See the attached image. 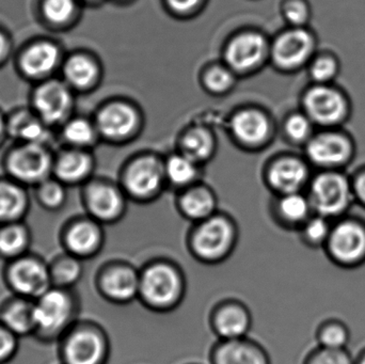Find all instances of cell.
Segmentation results:
<instances>
[{"label": "cell", "instance_id": "37", "mask_svg": "<svg viewBox=\"0 0 365 364\" xmlns=\"http://www.w3.org/2000/svg\"><path fill=\"white\" fill-rule=\"evenodd\" d=\"M165 171H166L169 180L175 185L188 184L189 182L195 179V175H197L195 162L185 156L184 154L173 156L167 162Z\"/></svg>", "mask_w": 365, "mask_h": 364}, {"label": "cell", "instance_id": "17", "mask_svg": "<svg viewBox=\"0 0 365 364\" xmlns=\"http://www.w3.org/2000/svg\"><path fill=\"white\" fill-rule=\"evenodd\" d=\"M104 245V232L96 220H81L73 224L66 234L68 254L76 258H92Z\"/></svg>", "mask_w": 365, "mask_h": 364}, {"label": "cell", "instance_id": "20", "mask_svg": "<svg viewBox=\"0 0 365 364\" xmlns=\"http://www.w3.org/2000/svg\"><path fill=\"white\" fill-rule=\"evenodd\" d=\"M309 177L308 167L294 157L282 158L270 168V184L282 194L300 192Z\"/></svg>", "mask_w": 365, "mask_h": 364}, {"label": "cell", "instance_id": "14", "mask_svg": "<svg viewBox=\"0 0 365 364\" xmlns=\"http://www.w3.org/2000/svg\"><path fill=\"white\" fill-rule=\"evenodd\" d=\"M34 104L41 121L45 124H57L70 113L73 96L63 83L46 81L34 92Z\"/></svg>", "mask_w": 365, "mask_h": 364}, {"label": "cell", "instance_id": "39", "mask_svg": "<svg viewBox=\"0 0 365 364\" xmlns=\"http://www.w3.org/2000/svg\"><path fill=\"white\" fill-rule=\"evenodd\" d=\"M313 124L306 113H296L287 120L285 132L295 142H308L313 137Z\"/></svg>", "mask_w": 365, "mask_h": 364}, {"label": "cell", "instance_id": "33", "mask_svg": "<svg viewBox=\"0 0 365 364\" xmlns=\"http://www.w3.org/2000/svg\"><path fill=\"white\" fill-rule=\"evenodd\" d=\"M182 145V154L197 162L210 157L214 149V141L207 130L193 128L185 135Z\"/></svg>", "mask_w": 365, "mask_h": 364}, {"label": "cell", "instance_id": "51", "mask_svg": "<svg viewBox=\"0 0 365 364\" xmlns=\"http://www.w3.org/2000/svg\"><path fill=\"white\" fill-rule=\"evenodd\" d=\"M85 1H87V2H94V1H98V0H85Z\"/></svg>", "mask_w": 365, "mask_h": 364}, {"label": "cell", "instance_id": "50", "mask_svg": "<svg viewBox=\"0 0 365 364\" xmlns=\"http://www.w3.org/2000/svg\"><path fill=\"white\" fill-rule=\"evenodd\" d=\"M4 124L2 121V118L0 117V136H1L2 132H4Z\"/></svg>", "mask_w": 365, "mask_h": 364}, {"label": "cell", "instance_id": "46", "mask_svg": "<svg viewBox=\"0 0 365 364\" xmlns=\"http://www.w3.org/2000/svg\"><path fill=\"white\" fill-rule=\"evenodd\" d=\"M201 0H167L168 6L178 13L190 12Z\"/></svg>", "mask_w": 365, "mask_h": 364}, {"label": "cell", "instance_id": "25", "mask_svg": "<svg viewBox=\"0 0 365 364\" xmlns=\"http://www.w3.org/2000/svg\"><path fill=\"white\" fill-rule=\"evenodd\" d=\"M314 214L310 200L300 192L283 194L278 203V216L287 228L299 230L302 224Z\"/></svg>", "mask_w": 365, "mask_h": 364}, {"label": "cell", "instance_id": "22", "mask_svg": "<svg viewBox=\"0 0 365 364\" xmlns=\"http://www.w3.org/2000/svg\"><path fill=\"white\" fill-rule=\"evenodd\" d=\"M59 51L51 43L40 42L26 49L21 58V71L28 76L41 77L49 74L57 66Z\"/></svg>", "mask_w": 365, "mask_h": 364}, {"label": "cell", "instance_id": "7", "mask_svg": "<svg viewBox=\"0 0 365 364\" xmlns=\"http://www.w3.org/2000/svg\"><path fill=\"white\" fill-rule=\"evenodd\" d=\"M108 356V338L96 326L75 329L64 343L63 358L66 364H106Z\"/></svg>", "mask_w": 365, "mask_h": 364}, {"label": "cell", "instance_id": "32", "mask_svg": "<svg viewBox=\"0 0 365 364\" xmlns=\"http://www.w3.org/2000/svg\"><path fill=\"white\" fill-rule=\"evenodd\" d=\"M332 224V220L313 214L298 230L304 245L311 249H324L331 233Z\"/></svg>", "mask_w": 365, "mask_h": 364}, {"label": "cell", "instance_id": "30", "mask_svg": "<svg viewBox=\"0 0 365 364\" xmlns=\"http://www.w3.org/2000/svg\"><path fill=\"white\" fill-rule=\"evenodd\" d=\"M29 232L17 222L8 224L0 230V254L4 258L16 259L23 256L29 247Z\"/></svg>", "mask_w": 365, "mask_h": 364}, {"label": "cell", "instance_id": "44", "mask_svg": "<svg viewBox=\"0 0 365 364\" xmlns=\"http://www.w3.org/2000/svg\"><path fill=\"white\" fill-rule=\"evenodd\" d=\"M205 83L210 91L221 93L233 85V76L227 68H214L206 74Z\"/></svg>", "mask_w": 365, "mask_h": 364}, {"label": "cell", "instance_id": "28", "mask_svg": "<svg viewBox=\"0 0 365 364\" xmlns=\"http://www.w3.org/2000/svg\"><path fill=\"white\" fill-rule=\"evenodd\" d=\"M180 209L185 217L197 224L215 215L216 201L208 190L197 188L182 197Z\"/></svg>", "mask_w": 365, "mask_h": 364}, {"label": "cell", "instance_id": "10", "mask_svg": "<svg viewBox=\"0 0 365 364\" xmlns=\"http://www.w3.org/2000/svg\"><path fill=\"white\" fill-rule=\"evenodd\" d=\"M351 141L338 132H324L313 135L307 142V155L315 166L326 170H336L344 166L353 156Z\"/></svg>", "mask_w": 365, "mask_h": 364}, {"label": "cell", "instance_id": "19", "mask_svg": "<svg viewBox=\"0 0 365 364\" xmlns=\"http://www.w3.org/2000/svg\"><path fill=\"white\" fill-rule=\"evenodd\" d=\"M265 48V41L259 34H242L230 43L225 59L233 70L248 71L261 61Z\"/></svg>", "mask_w": 365, "mask_h": 364}, {"label": "cell", "instance_id": "6", "mask_svg": "<svg viewBox=\"0 0 365 364\" xmlns=\"http://www.w3.org/2000/svg\"><path fill=\"white\" fill-rule=\"evenodd\" d=\"M36 331L55 336L72 322L75 303L70 293L63 288H49L34 303Z\"/></svg>", "mask_w": 365, "mask_h": 364}, {"label": "cell", "instance_id": "12", "mask_svg": "<svg viewBox=\"0 0 365 364\" xmlns=\"http://www.w3.org/2000/svg\"><path fill=\"white\" fill-rule=\"evenodd\" d=\"M315 49V38L304 27L281 34L272 45V59L281 68H297L304 66L312 57Z\"/></svg>", "mask_w": 365, "mask_h": 364}, {"label": "cell", "instance_id": "42", "mask_svg": "<svg viewBox=\"0 0 365 364\" xmlns=\"http://www.w3.org/2000/svg\"><path fill=\"white\" fill-rule=\"evenodd\" d=\"M38 200L49 209H56L63 204L66 192L63 186L55 181H46L40 184L38 192Z\"/></svg>", "mask_w": 365, "mask_h": 364}, {"label": "cell", "instance_id": "15", "mask_svg": "<svg viewBox=\"0 0 365 364\" xmlns=\"http://www.w3.org/2000/svg\"><path fill=\"white\" fill-rule=\"evenodd\" d=\"M163 175L164 170L156 158H139L126 171V189L137 198H148L160 189Z\"/></svg>", "mask_w": 365, "mask_h": 364}, {"label": "cell", "instance_id": "9", "mask_svg": "<svg viewBox=\"0 0 365 364\" xmlns=\"http://www.w3.org/2000/svg\"><path fill=\"white\" fill-rule=\"evenodd\" d=\"M9 282L13 290L23 298L42 296L51 288V269L36 258L21 256L11 265Z\"/></svg>", "mask_w": 365, "mask_h": 364}, {"label": "cell", "instance_id": "1", "mask_svg": "<svg viewBox=\"0 0 365 364\" xmlns=\"http://www.w3.org/2000/svg\"><path fill=\"white\" fill-rule=\"evenodd\" d=\"M185 294L184 273L171 261H152L141 269L138 299L148 309L158 313L173 311L181 305Z\"/></svg>", "mask_w": 365, "mask_h": 364}, {"label": "cell", "instance_id": "43", "mask_svg": "<svg viewBox=\"0 0 365 364\" xmlns=\"http://www.w3.org/2000/svg\"><path fill=\"white\" fill-rule=\"evenodd\" d=\"M283 13L294 27H304L310 17V8L304 0H289L285 4Z\"/></svg>", "mask_w": 365, "mask_h": 364}, {"label": "cell", "instance_id": "26", "mask_svg": "<svg viewBox=\"0 0 365 364\" xmlns=\"http://www.w3.org/2000/svg\"><path fill=\"white\" fill-rule=\"evenodd\" d=\"M27 207V197L19 186L0 182V224L17 222L25 215Z\"/></svg>", "mask_w": 365, "mask_h": 364}, {"label": "cell", "instance_id": "35", "mask_svg": "<svg viewBox=\"0 0 365 364\" xmlns=\"http://www.w3.org/2000/svg\"><path fill=\"white\" fill-rule=\"evenodd\" d=\"M44 122L27 115H15L11 126L15 136L19 137L26 143L43 145L47 139V130Z\"/></svg>", "mask_w": 365, "mask_h": 364}, {"label": "cell", "instance_id": "41", "mask_svg": "<svg viewBox=\"0 0 365 364\" xmlns=\"http://www.w3.org/2000/svg\"><path fill=\"white\" fill-rule=\"evenodd\" d=\"M339 74V63L331 56L317 58L310 66V75L319 85H329Z\"/></svg>", "mask_w": 365, "mask_h": 364}, {"label": "cell", "instance_id": "45", "mask_svg": "<svg viewBox=\"0 0 365 364\" xmlns=\"http://www.w3.org/2000/svg\"><path fill=\"white\" fill-rule=\"evenodd\" d=\"M17 336L0 324V363H6L14 356L17 348Z\"/></svg>", "mask_w": 365, "mask_h": 364}, {"label": "cell", "instance_id": "21", "mask_svg": "<svg viewBox=\"0 0 365 364\" xmlns=\"http://www.w3.org/2000/svg\"><path fill=\"white\" fill-rule=\"evenodd\" d=\"M137 123V115L125 104H113L105 107L98 115V128L109 139H122L130 135Z\"/></svg>", "mask_w": 365, "mask_h": 364}, {"label": "cell", "instance_id": "31", "mask_svg": "<svg viewBox=\"0 0 365 364\" xmlns=\"http://www.w3.org/2000/svg\"><path fill=\"white\" fill-rule=\"evenodd\" d=\"M317 341L321 348L346 350L351 341V331L342 321L330 318L319 324L317 331Z\"/></svg>", "mask_w": 365, "mask_h": 364}, {"label": "cell", "instance_id": "34", "mask_svg": "<svg viewBox=\"0 0 365 364\" xmlns=\"http://www.w3.org/2000/svg\"><path fill=\"white\" fill-rule=\"evenodd\" d=\"M81 261L70 254L58 260L51 269V281L56 282L58 288H63L76 284L83 275Z\"/></svg>", "mask_w": 365, "mask_h": 364}, {"label": "cell", "instance_id": "29", "mask_svg": "<svg viewBox=\"0 0 365 364\" xmlns=\"http://www.w3.org/2000/svg\"><path fill=\"white\" fill-rule=\"evenodd\" d=\"M64 76L71 85L85 89L98 78V66L88 56L74 55L64 64Z\"/></svg>", "mask_w": 365, "mask_h": 364}, {"label": "cell", "instance_id": "16", "mask_svg": "<svg viewBox=\"0 0 365 364\" xmlns=\"http://www.w3.org/2000/svg\"><path fill=\"white\" fill-rule=\"evenodd\" d=\"M210 361L212 364H270L266 350L248 338L219 341L212 348Z\"/></svg>", "mask_w": 365, "mask_h": 364}, {"label": "cell", "instance_id": "38", "mask_svg": "<svg viewBox=\"0 0 365 364\" xmlns=\"http://www.w3.org/2000/svg\"><path fill=\"white\" fill-rule=\"evenodd\" d=\"M63 136L68 142L76 147L89 145L96 136L93 126L83 119H75L64 126Z\"/></svg>", "mask_w": 365, "mask_h": 364}, {"label": "cell", "instance_id": "48", "mask_svg": "<svg viewBox=\"0 0 365 364\" xmlns=\"http://www.w3.org/2000/svg\"><path fill=\"white\" fill-rule=\"evenodd\" d=\"M6 51V40L4 34L0 32V59L4 57V53Z\"/></svg>", "mask_w": 365, "mask_h": 364}, {"label": "cell", "instance_id": "5", "mask_svg": "<svg viewBox=\"0 0 365 364\" xmlns=\"http://www.w3.org/2000/svg\"><path fill=\"white\" fill-rule=\"evenodd\" d=\"M304 108L313 123L326 128L343 123L349 113V100L340 90L319 83L304 94Z\"/></svg>", "mask_w": 365, "mask_h": 364}, {"label": "cell", "instance_id": "2", "mask_svg": "<svg viewBox=\"0 0 365 364\" xmlns=\"http://www.w3.org/2000/svg\"><path fill=\"white\" fill-rule=\"evenodd\" d=\"M237 229L231 219L225 216L212 217L197 222L188 239L191 256L207 265L225 262L233 254L237 245Z\"/></svg>", "mask_w": 365, "mask_h": 364}, {"label": "cell", "instance_id": "3", "mask_svg": "<svg viewBox=\"0 0 365 364\" xmlns=\"http://www.w3.org/2000/svg\"><path fill=\"white\" fill-rule=\"evenodd\" d=\"M308 198L314 214L332 222L344 217L356 200L353 184L336 170L317 175L311 184Z\"/></svg>", "mask_w": 365, "mask_h": 364}, {"label": "cell", "instance_id": "23", "mask_svg": "<svg viewBox=\"0 0 365 364\" xmlns=\"http://www.w3.org/2000/svg\"><path fill=\"white\" fill-rule=\"evenodd\" d=\"M1 324L15 336H26L36 331L34 303L27 298L19 299L6 306L1 314Z\"/></svg>", "mask_w": 365, "mask_h": 364}, {"label": "cell", "instance_id": "24", "mask_svg": "<svg viewBox=\"0 0 365 364\" xmlns=\"http://www.w3.org/2000/svg\"><path fill=\"white\" fill-rule=\"evenodd\" d=\"M232 130L238 140L255 145L267 137L269 124L265 115L259 111L245 110L234 117Z\"/></svg>", "mask_w": 365, "mask_h": 364}, {"label": "cell", "instance_id": "49", "mask_svg": "<svg viewBox=\"0 0 365 364\" xmlns=\"http://www.w3.org/2000/svg\"><path fill=\"white\" fill-rule=\"evenodd\" d=\"M355 364H365V348L360 353L359 356L355 359Z\"/></svg>", "mask_w": 365, "mask_h": 364}, {"label": "cell", "instance_id": "36", "mask_svg": "<svg viewBox=\"0 0 365 364\" xmlns=\"http://www.w3.org/2000/svg\"><path fill=\"white\" fill-rule=\"evenodd\" d=\"M41 10L47 21L62 25L72 19L77 10V0H42Z\"/></svg>", "mask_w": 365, "mask_h": 364}, {"label": "cell", "instance_id": "11", "mask_svg": "<svg viewBox=\"0 0 365 364\" xmlns=\"http://www.w3.org/2000/svg\"><path fill=\"white\" fill-rule=\"evenodd\" d=\"M51 168V157L43 145L25 143L8 158L11 175L24 183H42Z\"/></svg>", "mask_w": 365, "mask_h": 364}, {"label": "cell", "instance_id": "47", "mask_svg": "<svg viewBox=\"0 0 365 364\" xmlns=\"http://www.w3.org/2000/svg\"><path fill=\"white\" fill-rule=\"evenodd\" d=\"M355 199L365 207V171L358 175L353 184Z\"/></svg>", "mask_w": 365, "mask_h": 364}, {"label": "cell", "instance_id": "13", "mask_svg": "<svg viewBox=\"0 0 365 364\" xmlns=\"http://www.w3.org/2000/svg\"><path fill=\"white\" fill-rule=\"evenodd\" d=\"M210 325L220 341L245 339L252 326V316L244 303L223 301L212 312Z\"/></svg>", "mask_w": 365, "mask_h": 364}, {"label": "cell", "instance_id": "4", "mask_svg": "<svg viewBox=\"0 0 365 364\" xmlns=\"http://www.w3.org/2000/svg\"><path fill=\"white\" fill-rule=\"evenodd\" d=\"M328 259L343 269L365 264V222L353 217L340 218L332 224L325 248Z\"/></svg>", "mask_w": 365, "mask_h": 364}, {"label": "cell", "instance_id": "18", "mask_svg": "<svg viewBox=\"0 0 365 364\" xmlns=\"http://www.w3.org/2000/svg\"><path fill=\"white\" fill-rule=\"evenodd\" d=\"M88 209L98 222H115L124 212L121 194L113 186L96 184L88 188L86 194Z\"/></svg>", "mask_w": 365, "mask_h": 364}, {"label": "cell", "instance_id": "40", "mask_svg": "<svg viewBox=\"0 0 365 364\" xmlns=\"http://www.w3.org/2000/svg\"><path fill=\"white\" fill-rule=\"evenodd\" d=\"M304 364H355V359L347 350H330L319 346L307 356Z\"/></svg>", "mask_w": 365, "mask_h": 364}, {"label": "cell", "instance_id": "27", "mask_svg": "<svg viewBox=\"0 0 365 364\" xmlns=\"http://www.w3.org/2000/svg\"><path fill=\"white\" fill-rule=\"evenodd\" d=\"M92 169V160L85 152L73 150L62 154L55 165L57 177L66 183H76L85 179Z\"/></svg>", "mask_w": 365, "mask_h": 364}, {"label": "cell", "instance_id": "8", "mask_svg": "<svg viewBox=\"0 0 365 364\" xmlns=\"http://www.w3.org/2000/svg\"><path fill=\"white\" fill-rule=\"evenodd\" d=\"M140 271L124 262L105 266L98 277V288L103 297L115 305H128L138 299Z\"/></svg>", "mask_w": 365, "mask_h": 364}]
</instances>
